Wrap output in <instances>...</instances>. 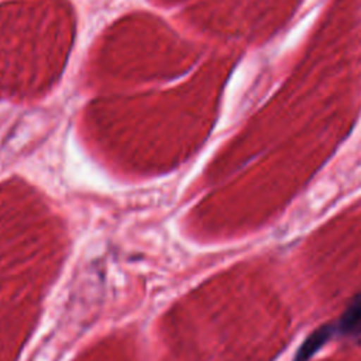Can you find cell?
<instances>
[{"mask_svg": "<svg viewBox=\"0 0 361 361\" xmlns=\"http://www.w3.org/2000/svg\"><path fill=\"white\" fill-rule=\"evenodd\" d=\"M337 329L344 336L353 338L361 337V292L350 300L345 310L341 313Z\"/></svg>", "mask_w": 361, "mask_h": 361, "instance_id": "6da1fadb", "label": "cell"}, {"mask_svg": "<svg viewBox=\"0 0 361 361\" xmlns=\"http://www.w3.org/2000/svg\"><path fill=\"white\" fill-rule=\"evenodd\" d=\"M334 327L331 324H323L314 331H312L306 340L302 343V345L298 348L296 355L293 361H307L310 357H313L333 336Z\"/></svg>", "mask_w": 361, "mask_h": 361, "instance_id": "7a4b0ae2", "label": "cell"}]
</instances>
